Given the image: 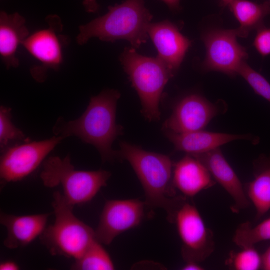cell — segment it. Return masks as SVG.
I'll return each mask as SVG.
<instances>
[{
    "label": "cell",
    "instance_id": "obj_20",
    "mask_svg": "<svg viewBox=\"0 0 270 270\" xmlns=\"http://www.w3.org/2000/svg\"><path fill=\"white\" fill-rule=\"evenodd\" d=\"M228 6L240 24L235 30L238 36L242 38L264 26V18L270 14V1L257 4L248 0H234Z\"/></svg>",
    "mask_w": 270,
    "mask_h": 270
},
{
    "label": "cell",
    "instance_id": "obj_10",
    "mask_svg": "<svg viewBox=\"0 0 270 270\" xmlns=\"http://www.w3.org/2000/svg\"><path fill=\"white\" fill-rule=\"evenodd\" d=\"M236 30L216 29L202 36L206 48L204 62L207 70L222 72L230 76L238 74L248 54L245 48L236 40Z\"/></svg>",
    "mask_w": 270,
    "mask_h": 270
},
{
    "label": "cell",
    "instance_id": "obj_22",
    "mask_svg": "<svg viewBox=\"0 0 270 270\" xmlns=\"http://www.w3.org/2000/svg\"><path fill=\"white\" fill-rule=\"evenodd\" d=\"M270 240V217L253 226L248 222L241 224L236 230L233 242L240 248Z\"/></svg>",
    "mask_w": 270,
    "mask_h": 270
},
{
    "label": "cell",
    "instance_id": "obj_27",
    "mask_svg": "<svg viewBox=\"0 0 270 270\" xmlns=\"http://www.w3.org/2000/svg\"><path fill=\"white\" fill-rule=\"evenodd\" d=\"M82 4L85 10L88 12H96L99 8V5L96 0H83Z\"/></svg>",
    "mask_w": 270,
    "mask_h": 270
},
{
    "label": "cell",
    "instance_id": "obj_2",
    "mask_svg": "<svg viewBox=\"0 0 270 270\" xmlns=\"http://www.w3.org/2000/svg\"><path fill=\"white\" fill-rule=\"evenodd\" d=\"M152 19L144 0H125L110 6L106 14L80 26L76 42L83 45L92 38L107 42L125 40L138 48L148 40V28Z\"/></svg>",
    "mask_w": 270,
    "mask_h": 270
},
{
    "label": "cell",
    "instance_id": "obj_14",
    "mask_svg": "<svg viewBox=\"0 0 270 270\" xmlns=\"http://www.w3.org/2000/svg\"><path fill=\"white\" fill-rule=\"evenodd\" d=\"M192 156L204 164L214 180L232 198L234 205L232 210L234 212H238L249 206L250 202L245 192L244 186L220 148Z\"/></svg>",
    "mask_w": 270,
    "mask_h": 270
},
{
    "label": "cell",
    "instance_id": "obj_19",
    "mask_svg": "<svg viewBox=\"0 0 270 270\" xmlns=\"http://www.w3.org/2000/svg\"><path fill=\"white\" fill-rule=\"evenodd\" d=\"M254 178L245 184V192L259 219L270 210V154L262 155L254 163Z\"/></svg>",
    "mask_w": 270,
    "mask_h": 270
},
{
    "label": "cell",
    "instance_id": "obj_25",
    "mask_svg": "<svg viewBox=\"0 0 270 270\" xmlns=\"http://www.w3.org/2000/svg\"><path fill=\"white\" fill-rule=\"evenodd\" d=\"M238 74L246 80L257 94L270 102V84L264 76L251 68L246 61L240 66Z\"/></svg>",
    "mask_w": 270,
    "mask_h": 270
},
{
    "label": "cell",
    "instance_id": "obj_9",
    "mask_svg": "<svg viewBox=\"0 0 270 270\" xmlns=\"http://www.w3.org/2000/svg\"><path fill=\"white\" fill-rule=\"evenodd\" d=\"M62 139V136H57L40 141L30 140L1 152V183L19 181L31 174Z\"/></svg>",
    "mask_w": 270,
    "mask_h": 270
},
{
    "label": "cell",
    "instance_id": "obj_24",
    "mask_svg": "<svg viewBox=\"0 0 270 270\" xmlns=\"http://www.w3.org/2000/svg\"><path fill=\"white\" fill-rule=\"evenodd\" d=\"M226 264L236 270H257L262 268V256L254 246L242 248L230 252Z\"/></svg>",
    "mask_w": 270,
    "mask_h": 270
},
{
    "label": "cell",
    "instance_id": "obj_3",
    "mask_svg": "<svg viewBox=\"0 0 270 270\" xmlns=\"http://www.w3.org/2000/svg\"><path fill=\"white\" fill-rule=\"evenodd\" d=\"M116 157L127 160L136 174L145 194V204L164 209L168 218L178 196L172 183L174 164L165 154L144 150L122 142Z\"/></svg>",
    "mask_w": 270,
    "mask_h": 270
},
{
    "label": "cell",
    "instance_id": "obj_33",
    "mask_svg": "<svg viewBox=\"0 0 270 270\" xmlns=\"http://www.w3.org/2000/svg\"><path fill=\"white\" fill-rule=\"evenodd\" d=\"M269 1H270V0H269Z\"/></svg>",
    "mask_w": 270,
    "mask_h": 270
},
{
    "label": "cell",
    "instance_id": "obj_21",
    "mask_svg": "<svg viewBox=\"0 0 270 270\" xmlns=\"http://www.w3.org/2000/svg\"><path fill=\"white\" fill-rule=\"evenodd\" d=\"M74 270H112L114 266L102 244L95 240L71 266Z\"/></svg>",
    "mask_w": 270,
    "mask_h": 270
},
{
    "label": "cell",
    "instance_id": "obj_15",
    "mask_svg": "<svg viewBox=\"0 0 270 270\" xmlns=\"http://www.w3.org/2000/svg\"><path fill=\"white\" fill-rule=\"evenodd\" d=\"M172 183L176 189L190 198L212 187L216 182L202 162L187 154L174 164Z\"/></svg>",
    "mask_w": 270,
    "mask_h": 270
},
{
    "label": "cell",
    "instance_id": "obj_32",
    "mask_svg": "<svg viewBox=\"0 0 270 270\" xmlns=\"http://www.w3.org/2000/svg\"><path fill=\"white\" fill-rule=\"evenodd\" d=\"M234 0H220L222 4L224 6H229Z\"/></svg>",
    "mask_w": 270,
    "mask_h": 270
},
{
    "label": "cell",
    "instance_id": "obj_1",
    "mask_svg": "<svg viewBox=\"0 0 270 270\" xmlns=\"http://www.w3.org/2000/svg\"><path fill=\"white\" fill-rule=\"evenodd\" d=\"M119 91L106 90L92 96L83 114L74 120L66 122L58 118L53 132L64 138L76 136L84 142L93 145L103 162H112L116 158V151L112 148L118 136L122 134V126L116 124L117 102Z\"/></svg>",
    "mask_w": 270,
    "mask_h": 270
},
{
    "label": "cell",
    "instance_id": "obj_7",
    "mask_svg": "<svg viewBox=\"0 0 270 270\" xmlns=\"http://www.w3.org/2000/svg\"><path fill=\"white\" fill-rule=\"evenodd\" d=\"M189 198L180 196L168 220L176 226L182 242L181 253L186 262L200 263L213 252L215 244L212 230Z\"/></svg>",
    "mask_w": 270,
    "mask_h": 270
},
{
    "label": "cell",
    "instance_id": "obj_5",
    "mask_svg": "<svg viewBox=\"0 0 270 270\" xmlns=\"http://www.w3.org/2000/svg\"><path fill=\"white\" fill-rule=\"evenodd\" d=\"M52 197L55 220L46 228L40 240L52 255L76 260L96 240L94 230L74 214V206L62 194L56 191Z\"/></svg>",
    "mask_w": 270,
    "mask_h": 270
},
{
    "label": "cell",
    "instance_id": "obj_18",
    "mask_svg": "<svg viewBox=\"0 0 270 270\" xmlns=\"http://www.w3.org/2000/svg\"><path fill=\"white\" fill-rule=\"evenodd\" d=\"M30 35L25 18L18 12H0V56L7 69L16 68V54L20 45Z\"/></svg>",
    "mask_w": 270,
    "mask_h": 270
},
{
    "label": "cell",
    "instance_id": "obj_30",
    "mask_svg": "<svg viewBox=\"0 0 270 270\" xmlns=\"http://www.w3.org/2000/svg\"><path fill=\"white\" fill-rule=\"evenodd\" d=\"M168 6L169 9L173 12L179 11L181 6L180 0H162Z\"/></svg>",
    "mask_w": 270,
    "mask_h": 270
},
{
    "label": "cell",
    "instance_id": "obj_29",
    "mask_svg": "<svg viewBox=\"0 0 270 270\" xmlns=\"http://www.w3.org/2000/svg\"><path fill=\"white\" fill-rule=\"evenodd\" d=\"M19 268L18 264L12 260L3 262L0 264V270H18Z\"/></svg>",
    "mask_w": 270,
    "mask_h": 270
},
{
    "label": "cell",
    "instance_id": "obj_28",
    "mask_svg": "<svg viewBox=\"0 0 270 270\" xmlns=\"http://www.w3.org/2000/svg\"><path fill=\"white\" fill-rule=\"evenodd\" d=\"M262 268L264 270H270V246L262 255Z\"/></svg>",
    "mask_w": 270,
    "mask_h": 270
},
{
    "label": "cell",
    "instance_id": "obj_23",
    "mask_svg": "<svg viewBox=\"0 0 270 270\" xmlns=\"http://www.w3.org/2000/svg\"><path fill=\"white\" fill-rule=\"evenodd\" d=\"M11 109L1 106L0 108V147L1 152L8 147L10 143L26 142L30 140L11 120Z\"/></svg>",
    "mask_w": 270,
    "mask_h": 270
},
{
    "label": "cell",
    "instance_id": "obj_31",
    "mask_svg": "<svg viewBox=\"0 0 270 270\" xmlns=\"http://www.w3.org/2000/svg\"><path fill=\"white\" fill-rule=\"evenodd\" d=\"M204 269V268L200 264V263L194 262H186V264L182 268L183 270H202Z\"/></svg>",
    "mask_w": 270,
    "mask_h": 270
},
{
    "label": "cell",
    "instance_id": "obj_16",
    "mask_svg": "<svg viewBox=\"0 0 270 270\" xmlns=\"http://www.w3.org/2000/svg\"><path fill=\"white\" fill-rule=\"evenodd\" d=\"M50 214L16 216L1 212L0 222L7 232L4 246L6 248L14 249L31 243L44 231Z\"/></svg>",
    "mask_w": 270,
    "mask_h": 270
},
{
    "label": "cell",
    "instance_id": "obj_12",
    "mask_svg": "<svg viewBox=\"0 0 270 270\" xmlns=\"http://www.w3.org/2000/svg\"><path fill=\"white\" fill-rule=\"evenodd\" d=\"M222 111L220 106L198 94H190L176 104L163 124L164 131L182 134L203 130Z\"/></svg>",
    "mask_w": 270,
    "mask_h": 270
},
{
    "label": "cell",
    "instance_id": "obj_26",
    "mask_svg": "<svg viewBox=\"0 0 270 270\" xmlns=\"http://www.w3.org/2000/svg\"><path fill=\"white\" fill-rule=\"evenodd\" d=\"M254 46L262 56L270 54V26H263L257 30Z\"/></svg>",
    "mask_w": 270,
    "mask_h": 270
},
{
    "label": "cell",
    "instance_id": "obj_6",
    "mask_svg": "<svg viewBox=\"0 0 270 270\" xmlns=\"http://www.w3.org/2000/svg\"><path fill=\"white\" fill-rule=\"evenodd\" d=\"M110 176V172L102 170H76L70 155L63 158L49 157L44 162L40 174L44 186L52 188L61 186L64 198L74 206L91 200L102 187L106 186Z\"/></svg>",
    "mask_w": 270,
    "mask_h": 270
},
{
    "label": "cell",
    "instance_id": "obj_4",
    "mask_svg": "<svg viewBox=\"0 0 270 270\" xmlns=\"http://www.w3.org/2000/svg\"><path fill=\"white\" fill-rule=\"evenodd\" d=\"M119 60L139 96L143 115L150 121L159 120L164 89L174 74L156 56L142 55L132 46L125 48Z\"/></svg>",
    "mask_w": 270,
    "mask_h": 270
},
{
    "label": "cell",
    "instance_id": "obj_8",
    "mask_svg": "<svg viewBox=\"0 0 270 270\" xmlns=\"http://www.w3.org/2000/svg\"><path fill=\"white\" fill-rule=\"evenodd\" d=\"M46 28L30 34L22 44L25 49L38 62L30 72L38 82L46 78L49 69L58 70L64 62V50L70 42L69 38L62 33L63 25L56 14L46 18Z\"/></svg>",
    "mask_w": 270,
    "mask_h": 270
},
{
    "label": "cell",
    "instance_id": "obj_11",
    "mask_svg": "<svg viewBox=\"0 0 270 270\" xmlns=\"http://www.w3.org/2000/svg\"><path fill=\"white\" fill-rule=\"evenodd\" d=\"M145 205L138 199L106 201L94 230L96 240L108 245L120 234L138 226L144 216Z\"/></svg>",
    "mask_w": 270,
    "mask_h": 270
},
{
    "label": "cell",
    "instance_id": "obj_13",
    "mask_svg": "<svg viewBox=\"0 0 270 270\" xmlns=\"http://www.w3.org/2000/svg\"><path fill=\"white\" fill-rule=\"evenodd\" d=\"M148 33L156 48V57L174 74L191 46V41L180 32L177 26L168 20L150 22Z\"/></svg>",
    "mask_w": 270,
    "mask_h": 270
},
{
    "label": "cell",
    "instance_id": "obj_17",
    "mask_svg": "<svg viewBox=\"0 0 270 270\" xmlns=\"http://www.w3.org/2000/svg\"><path fill=\"white\" fill-rule=\"evenodd\" d=\"M176 150L194 155L204 153L239 140H250L248 134H234L202 130L182 134L165 131Z\"/></svg>",
    "mask_w": 270,
    "mask_h": 270
}]
</instances>
